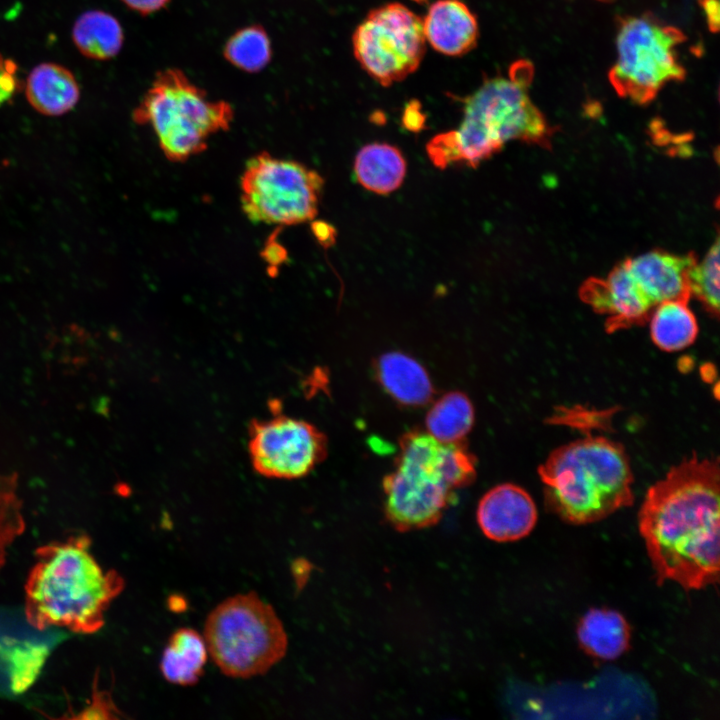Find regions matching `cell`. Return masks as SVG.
Wrapping results in <instances>:
<instances>
[{"instance_id": "obj_1", "label": "cell", "mask_w": 720, "mask_h": 720, "mask_svg": "<svg viewBox=\"0 0 720 720\" xmlns=\"http://www.w3.org/2000/svg\"><path fill=\"white\" fill-rule=\"evenodd\" d=\"M719 506L718 458H686L647 490L639 530L658 584L690 591L718 582Z\"/></svg>"}, {"instance_id": "obj_2", "label": "cell", "mask_w": 720, "mask_h": 720, "mask_svg": "<svg viewBox=\"0 0 720 720\" xmlns=\"http://www.w3.org/2000/svg\"><path fill=\"white\" fill-rule=\"evenodd\" d=\"M532 75L531 64L519 61L508 77L488 78L462 98L458 129L436 135L426 146L434 165L476 168L515 140L549 148L554 129L528 94Z\"/></svg>"}, {"instance_id": "obj_3", "label": "cell", "mask_w": 720, "mask_h": 720, "mask_svg": "<svg viewBox=\"0 0 720 720\" xmlns=\"http://www.w3.org/2000/svg\"><path fill=\"white\" fill-rule=\"evenodd\" d=\"M87 535L39 547L25 584L27 621L36 629L64 627L90 634L104 624V613L124 588L115 571H104L90 552Z\"/></svg>"}, {"instance_id": "obj_4", "label": "cell", "mask_w": 720, "mask_h": 720, "mask_svg": "<svg viewBox=\"0 0 720 720\" xmlns=\"http://www.w3.org/2000/svg\"><path fill=\"white\" fill-rule=\"evenodd\" d=\"M549 510L580 525L604 519L633 503V473L624 447L586 436L553 450L538 468Z\"/></svg>"}, {"instance_id": "obj_5", "label": "cell", "mask_w": 720, "mask_h": 720, "mask_svg": "<svg viewBox=\"0 0 720 720\" xmlns=\"http://www.w3.org/2000/svg\"><path fill=\"white\" fill-rule=\"evenodd\" d=\"M395 468L382 481L384 511L398 530L436 524L454 501L455 490L476 478V457L466 444L442 443L415 429L402 435Z\"/></svg>"}, {"instance_id": "obj_6", "label": "cell", "mask_w": 720, "mask_h": 720, "mask_svg": "<svg viewBox=\"0 0 720 720\" xmlns=\"http://www.w3.org/2000/svg\"><path fill=\"white\" fill-rule=\"evenodd\" d=\"M233 118L230 103L211 99L174 68L156 75L133 111V120L152 128L161 151L172 162H184L205 151L210 137L228 130Z\"/></svg>"}, {"instance_id": "obj_7", "label": "cell", "mask_w": 720, "mask_h": 720, "mask_svg": "<svg viewBox=\"0 0 720 720\" xmlns=\"http://www.w3.org/2000/svg\"><path fill=\"white\" fill-rule=\"evenodd\" d=\"M203 637L218 668L235 678L266 673L284 657L288 643L275 610L255 592L218 604L207 617Z\"/></svg>"}, {"instance_id": "obj_8", "label": "cell", "mask_w": 720, "mask_h": 720, "mask_svg": "<svg viewBox=\"0 0 720 720\" xmlns=\"http://www.w3.org/2000/svg\"><path fill=\"white\" fill-rule=\"evenodd\" d=\"M685 40L679 28L650 13L622 18L616 39L617 58L608 73L616 93L644 105L666 84L682 81L686 71L677 48Z\"/></svg>"}, {"instance_id": "obj_9", "label": "cell", "mask_w": 720, "mask_h": 720, "mask_svg": "<svg viewBox=\"0 0 720 720\" xmlns=\"http://www.w3.org/2000/svg\"><path fill=\"white\" fill-rule=\"evenodd\" d=\"M323 187L316 170L261 152L246 162L241 174V208L254 223L301 224L317 215Z\"/></svg>"}, {"instance_id": "obj_10", "label": "cell", "mask_w": 720, "mask_h": 720, "mask_svg": "<svg viewBox=\"0 0 720 720\" xmlns=\"http://www.w3.org/2000/svg\"><path fill=\"white\" fill-rule=\"evenodd\" d=\"M352 44L362 69L386 87L415 72L426 51L422 19L401 3L371 10L355 29Z\"/></svg>"}, {"instance_id": "obj_11", "label": "cell", "mask_w": 720, "mask_h": 720, "mask_svg": "<svg viewBox=\"0 0 720 720\" xmlns=\"http://www.w3.org/2000/svg\"><path fill=\"white\" fill-rule=\"evenodd\" d=\"M327 450V438L317 427L283 414L256 420L249 429L250 461L268 478L304 477L326 458Z\"/></svg>"}, {"instance_id": "obj_12", "label": "cell", "mask_w": 720, "mask_h": 720, "mask_svg": "<svg viewBox=\"0 0 720 720\" xmlns=\"http://www.w3.org/2000/svg\"><path fill=\"white\" fill-rule=\"evenodd\" d=\"M64 637L55 628L36 629L25 615L0 609V696L16 697L26 692Z\"/></svg>"}, {"instance_id": "obj_13", "label": "cell", "mask_w": 720, "mask_h": 720, "mask_svg": "<svg viewBox=\"0 0 720 720\" xmlns=\"http://www.w3.org/2000/svg\"><path fill=\"white\" fill-rule=\"evenodd\" d=\"M580 297L595 312L606 316L605 328L609 333L644 324L654 309L625 261L606 278L586 280L580 289Z\"/></svg>"}, {"instance_id": "obj_14", "label": "cell", "mask_w": 720, "mask_h": 720, "mask_svg": "<svg viewBox=\"0 0 720 720\" xmlns=\"http://www.w3.org/2000/svg\"><path fill=\"white\" fill-rule=\"evenodd\" d=\"M476 517L485 536L497 542H508L521 539L532 531L537 521V509L526 490L503 483L483 495Z\"/></svg>"}, {"instance_id": "obj_15", "label": "cell", "mask_w": 720, "mask_h": 720, "mask_svg": "<svg viewBox=\"0 0 720 720\" xmlns=\"http://www.w3.org/2000/svg\"><path fill=\"white\" fill-rule=\"evenodd\" d=\"M696 260L691 254L679 256L654 250L625 262L655 307L665 301L689 300L688 272Z\"/></svg>"}, {"instance_id": "obj_16", "label": "cell", "mask_w": 720, "mask_h": 720, "mask_svg": "<svg viewBox=\"0 0 720 720\" xmlns=\"http://www.w3.org/2000/svg\"><path fill=\"white\" fill-rule=\"evenodd\" d=\"M423 23L426 42L447 56H461L475 48L479 28L475 15L460 0H437Z\"/></svg>"}, {"instance_id": "obj_17", "label": "cell", "mask_w": 720, "mask_h": 720, "mask_svg": "<svg viewBox=\"0 0 720 720\" xmlns=\"http://www.w3.org/2000/svg\"><path fill=\"white\" fill-rule=\"evenodd\" d=\"M373 369L383 390L401 406L422 407L434 396L427 371L409 355L398 351L384 353L375 360Z\"/></svg>"}, {"instance_id": "obj_18", "label": "cell", "mask_w": 720, "mask_h": 720, "mask_svg": "<svg viewBox=\"0 0 720 720\" xmlns=\"http://www.w3.org/2000/svg\"><path fill=\"white\" fill-rule=\"evenodd\" d=\"M26 98L39 113L60 116L79 101L80 88L73 73L56 63L35 66L25 84Z\"/></svg>"}, {"instance_id": "obj_19", "label": "cell", "mask_w": 720, "mask_h": 720, "mask_svg": "<svg viewBox=\"0 0 720 720\" xmlns=\"http://www.w3.org/2000/svg\"><path fill=\"white\" fill-rule=\"evenodd\" d=\"M407 164L401 151L387 143L363 146L354 161V175L365 189L386 195L397 190L406 176Z\"/></svg>"}, {"instance_id": "obj_20", "label": "cell", "mask_w": 720, "mask_h": 720, "mask_svg": "<svg viewBox=\"0 0 720 720\" xmlns=\"http://www.w3.org/2000/svg\"><path fill=\"white\" fill-rule=\"evenodd\" d=\"M577 635L588 654L602 660H613L627 650L630 628L617 611L591 609L580 620Z\"/></svg>"}, {"instance_id": "obj_21", "label": "cell", "mask_w": 720, "mask_h": 720, "mask_svg": "<svg viewBox=\"0 0 720 720\" xmlns=\"http://www.w3.org/2000/svg\"><path fill=\"white\" fill-rule=\"evenodd\" d=\"M208 656L204 637L190 628L175 631L163 652L160 670L164 678L178 685L195 684Z\"/></svg>"}, {"instance_id": "obj_22", "label": "cell", "mask_w": 720, "mask_h": 720, "mask_svg": "<svg viewBox=\"0 0 720 720\" xmlns=\"http://www.w3.org/2000/svg\"><path fill=\"white\" fill-rule=\"evenodd\" d=\"M72 39L85 57L108 60L120 52L124 34L121 24L113 15L101 10H90L75 21Z\"/></svg>"}, {"instance_id": "obj_23", "label": "cell", "mask_w": 720, "mask_h": 720, "mask_svg": "<svg viewBox=\"0 0 720 720\" xmlns=\"http://www.w3.org/2000/svg\"><path fill=\"white\" fill-rule=\"evenodd\" d=\"M653 343L663 351L677 352L694 343L698 323L686 300H670L654 307L649 317Z\"/></svg>"}, {"instance_id": "obj_24", "label": "cell", "mask_w": 720, "mask_h": 720, "mask_svg": "<svg viewBox=\"0 0 720 720\" xmlns=\"http://www.w3.org/2000/svg\"><path fill=\"white\" fill-rule=\"evenodd\" d=\"M475 421L469 397L460 391L442 395L427 412V433L442 443L463 442Z\"/></svg>"}, {"instance_id": "obj_25", "label": "cell", "mask_w": 720, "mask_h": 720, "mask_svg": "<svg viewBox=\"0 0 720 720\" xmlns=\"http://www.w3.org/2000/svg\"><path fill=\"white\" fill-rule=\"evenodd\" d=\"M224 56L232 65L245 72H259L271 60V42L267 32L259 25L236 31L224 46Z\"/></svg>"}, {"instance_id": "obj_26", "label": "cell", "mask_w": 720, "mask_h": 720, "mask_svg": "<svg viewBox=\"0 0 720 720\" xmlns=\"http://www.w3.org/2000/svg\"><path fill=\"white\" fill-rule=\"evenodd\" d=\"M719 240L711 246L703 260H697L688 272L691 296H695L712 316L719 314Z\"/></svg>"}, {"instance_id": "obj_27", "label": "cell", "mask_w": 720, "mask_h": 720, "mask_svg": "<svg viewBox=\"0 0 720 720\" xmlns=\"http://www.w3.org/2000/svg\"><path fill=\"white\" fill-rule=\"evenodd\" d=\"M25 529L21 503L13 480L0 477V569L5 564L9 546Z\"/></svg>"}, {"instance_id": "obj_28", "label": "cell", "mask_w": 720, "mask_h": 720, "mask_svg": "<svg viewBox=\"0 0 720 720\" xmlns=\"http://www.w3.org/2000/svg\"><path fill=\"white\" fill-rule=\"evenodd\" d=\"M119 711L115 707L111 695L106 690H100L98 687V678L94 679L93 695L89 705H87L81 713L73 718L81 719H111L119 718Z\"/></svg>"}, {"instance_id": "obj_29", "label": "cell", "mask_w": 720, "mask_h": 720, "mask_svg": "<svg viewBox=\"0 0 720 720\" xmlns=\"http://www.w3.org/2000/svg\"><path fill=\"white\" fill-rule=\"evenodd\" d=\"M17 72L16 62L0 54V107L9 103L22 87Z\"/></svg>"}, {"instance_id": "obj_30", "label": "cell", "mask_w": 720, "mask_h": 720, "mask_svg": "<svg viewBox=\"0 0 720 720\" xmlns=\"http://www.w3.org/2000/svg\"><path fill=\"white\" fill-rule=\"evenodd\" d=\"M130 9L147 15L154 13L167 5L169 0H121Z\"/></svg>"}, {"instance_id": "obj_31", "label": "cell", "mask_w": 720, "mask_h": 720, "mask_svg": "<svg viewBox=\"0 0 720 720\" xmlns=\"http://www.w3.org/2000/svg\"><path fill=\"white\" fill-rule=\"evenodd\" d=\"M699 2L709 29L717 32L719 29V0H699Z\"/></svg>"}, {"instance_id": "obj_32", "label": "cell", "mask_w": 720, "mask_h": 720, "mask_svg": "<svg viewBox=\"0 0 720 720\" xmlns=\"http://www.w3.org/2000/svg\"><path fill=\"white\" fill-rule=\"evenodd\" d=\"M317 226L318 229L315 228L314 232L317 235L318 239L321 241H327V239L329 240L330 234H333V232H329V226L323 223L318 224Z\"/></svg>"}, {"instance_id": "obj_33", "label": "cell", "mask_w": 720, "mask_h": 720, "mask_svg": "<svg viewBox=\"0 0 720 720\" xmlns=\"http://www.w3.org/2000/svg\"><path fill=\"white\" fill-rule=\"evenodd\" d=\"M599 1H606V2H608V1H612V0H599Z\"/></svg>"}]
</instances>
